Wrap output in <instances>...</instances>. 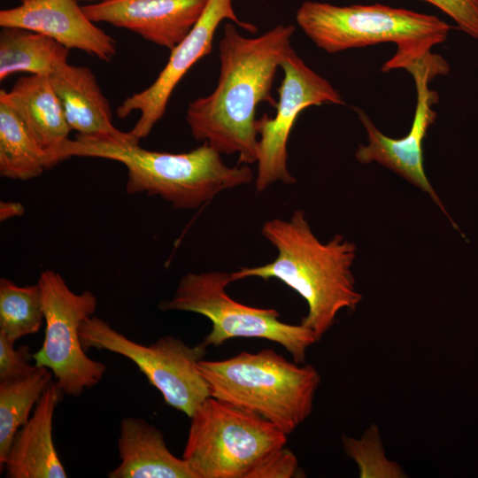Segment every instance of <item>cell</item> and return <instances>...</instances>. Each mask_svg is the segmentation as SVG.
<instances>
[{
  "instance_id": "1",
  "label": "cell",
  "mask_w": 478,
  "mask_h": 478,
  "mask_svg": "<svg viewBox=\"0 0 478 478\" xmlns=\"http://www.w3.org/2000/svg\"><path fill=\"white\" fill-rule=\"evenodd\" d=\"M293 25L279 24L255 38L244 37L231 23L219 43L220 71L214 90L190 102L186 120L193 137L220 154H238V164L257 162L256 108L277 107L271 89L289 50Z\"/></svg>"
},
{
  "instance_id": "2",
  "label": "cell",
  "mask_w": 478,
  "mask_h": 478,
  "mask_svg": "<svg viewBox=\"0 0 478 478\" xmlns=\"http://www.w3.org/2000/svg\"><path fill=\"white\" fill-rule=\"evenodd\" d=\"M261 233L276 248L277 257L264 266L230 273L232 282L248 277L280 280L306 301L308 312L301 324L320 341L340 311L355 310L362 300L351 269L355 244L341 235L321 243L303 210L294 211L288 220H266Z\"/></svg>"
},
{
  "instance_id": "3",
  "label": "cell",
  "mask_w": 478,
  "mask_h": 478,
  "mask_svg": "<svg viewBox=\"0 0 478 478\" xmlns=\"http://www.w3.org/2000/svg\"><path fill=\"white\" fill-rule=\"evenodd\" d=\"M182 459L197 478H291L288 435L262 416L212 397L190 417Z\"/></svg>"
},
{
  "instance_id": "4",
  "label": "cell",
  "mask_w": 478,
  "mask_h": 478,
  "mask_svg": "<svg viewBox=\"0 0 478 478\" xmlns=\"http://www.w3.org/2000/svg\"><path fill=\"white\" fill-rule=\"evenodd\" d=\"M72 157L118 161L127 169L126 191L158 196L174 208L194 210L219 193L253 180L248 166L230 167L207 143L184 153L149 150L139 143L77 135L63 146L60 162Z\"/></svg>"
},
{
  "instance_id": "5",
  "label": "cell",
  "mask_w": 478,
  "mask_h": 478,
  "mask_svg": "<svg viewBox=\"0 0 478 478\" xmlns=\"http://www.w3.org/2000/svg\"><path fill=\"white\" fill-rule=\"evenodd\" d=\"M296 21L314 44L329 54L390 42L395 54L382 72L405 69L435 57L431 50L444 42L451 27L436 15L381 4L335 5L305 1Z\"/></svg>"
},
{
  "instance_id": "6",
  "label": "cell",
  "mask_w": 478,
  "mask_h": 478,
  "mask_svg": "<svg viewBox=\"0 0 478 478\" xmlns=\"http://www.w3.org/2000/svg\"><path fill=\"white\" fill-rule=\"evenodd\" d=\"M197 368L211 397L255 412L287 435L311 415L320 383L314 366L290 362L272 349L202 359Z\"/></svg>"
},
{
  "instance_id": "7",
  "label": "cell",
  "mask_w": 478,
  "mask_h": 478,
  "mask_svg": "<svg viewBox=\"0 0 478 478\" xmlns=\"http://www.w3.org/2000/svg\"><path fill=\"white\" fill-rule=\"evenodd\" d=\"M230 273L211 271L188 273L180 280L173 297L161 302L162 311H182L201 314L212 322L204 337L205 346L219 347L236 338H261L281 344L294 362L302 364L307 350L319 340L301 323L292 325L279 320L273 308H258L234 300L226 288L231 283Z\"/></svg>"
},
{
  "instance_id": "8",
  "label": "cell",
  "mask_w": 478,
  "mask_h": 478,
  "mask_svg": "<svg viewBox=\"0 0 478 478\" xmlns=\"http://www.w3.org/2000/svg\"><path fill=\"white\" fill-rule=\"evenodd\" d=\"M80 337L85 351L106 350L131 360L161 393L166 404L189 418L211 397L208 384L197 368L207 353L203 343L189 346L180 338L166 335L144 345L94 315L81 323Z\"/></svg>"
},
{
  "instance_id": "9",
  "label": "cell",
  "mask_w": 478,
  "mask_h": 478,
  "mask_svg": "<svg viewBox=\"0 0 478 478\" xmlns=\"http://www.w3.org/2000/svg\"><path fill=\"white\" fill-rule=\"evenodd\" d=\"M37 284L41 289L45 321L42 345L33 354L36 366L50 370L65 395L80 397L104 377L106 366L90 358L80 337L81 323L94 315L97 297L90 290L73 292L54 270H44Z\"/></svg>"
},
{
  "instance_id": "10",
  "label": "cell",
  "mask_w": 478,
  "mask_h": 478,
  "mask_svg": "<svg viewBox=\"0 0 478 478\" xmlns=\"http://www.w3.org/2000/svg\"><path fill=\"white\" fill-rule=\"evenodd\" d=\"M281 67L284 76L278 89L275 116L271 118L264 113L256 120L259 139L255 185L258 192L278 181L296 183L287 166V145L299 113L312 105L345 104L332 84L306 66L292 48L283 58Z\"/></svg>"
},
{
  "instance_id": "11",
  "label": "cell",
  "mask_w": 478,
  "mask_h": 478,
  "mask_svg": "<svg viewBox=\"0 0 478 478\" xmlns=\"http://www.w3.org/2000/svg\"><path fill=\"white\" fill-rule=\"evenodd\" d=\"M406 71L412 76L417 92L410 131L402 138L389 137L376 127L362 109L355 108L367 135V143L358 145L355 158L359 163L376 162L392 170L428 193L447 214L425 173L422 143L436 119L437 113L433 106L439 100L438 93L429 89L428 84L437 75H446L450 66L442 56L436 55L430 60L410 66Z\"/></svg>"
},
{
  "instance_id": "12",
  "label": "cell",
  "mask_w": 478,
  "mask_h": 478,
  "mask_svg": "<svg viewBox=\"0 0 478 478\" xmlns=\"http://www.w3.org/2000/svg\"><path fill=\"white\" fill-rule=\"evenodd\" d=\"M229 19L240 27L255 33L257 27L241 20L233 0H208L200 19L189 34L172 50L169 59L153 83L127 96L117 108L120 119L134 112L140 118L129 131L136 139L145 138L164 116L169 99L177 84L199 59L211 53L214 34L220 24Z\"/></svg>"
},
{
  "instance_id": "13",
  "label": "cell",
  "mask_w": 478,
  "mask_h": 478,
  "mask_svg": "<svg viewBox=\"0 0 478 478\" xmlns=\"http://www.w3.org/2000/svg\"><path fill=\"white\" fill-rule=\"evenodd\" d=\"M208 0H104L82 5L95 23L129 30L170 50L192 29Z\"/></svg>"
},
{
  "instance_id": "14",
  "label": "cell",
  "mask_w": 478,
  "mask_h": 478,
  "mask_svg": "<svg viewBox=\"0 0 478 478\" xmlns=\"http://www.w3.org/2000/svg\"><path fill=\"white\" fill-rule=\"evenodd\" d=\"M0 26L42 34L102 61L116 55L115 39L89 19L76 0H20L18 6L1 10Z\"/></svg>"
},
{
  "instance_id": "15",
  "label": "cell",
  "mask_w": 478,
  "mask_h": 478,
  "mask_svg": "<svg viewBox=\"0 0 478 478\" xmlns=\"http://www.w3.org/2000/svg\"><path fill=\"white\" fill-rule=\"evenodd\" d=\"M50 80L70 129L78 135L139 143L130 132H122L114 127L110 104L90 68L64 61L56 66Z\"/></svg>"
},
{
  "instance_id": "16",
  "label": "cell",
  "mask_w": 478,
  "mask_h": 478,
  "mask_svg": "<svg viewBox=\"0 0 478 478\" xmlns=\"http://www.w3.org/2000/svg\"><path fill=\"white\" fill-rule=\"evenodd\" d=\"M64 392L51 382L29 420L16 433L4 470L8 478H66L53 442V418Z\"/></svg>"
},
{
  "instance_id": "17",
  "label": "cell",
  "mask_w": 478,
  "mask_h": 478,
  "mask_svg": "<svg viewBox=\"0 0 478 478\" xmlns=\"http://www.w3.org/2000/svg\"><path fill=\"white\" fill-rule=\"evenodd\" d=\"M0 100L13 109L46 152L50 168L58 164L60 151L72 130L50 76H22L10 91L0 90Z\"/></svg>"
},
{
  "instance_id": "18",
  "label": "cell",
  "mask_w": 478,
  "mask_h": 478,
  "mask_svg": "<svg viewBox=\"0 0 478 478\" xmlns=\"http://www.w3.org/2000/svg\"><path fill=\"white\" fill-rule=\"evenodd\" d=\"M117 447L120 463L109 478H197L182 458L169 451L163 433L142 418L121 420Z\"/></svg>"
},
{
  "instance_id": "19",
  "label": "cell",
  "mask_w": 478,
  "mask_h": 478,
  "mask_svg": "<svg viewBox=\"0 0 478 478\" xmlns=\"http://www.w3.org/2000/svg\"><path fill=\"white\" fill-rule=\"evenodd\" d=\"M69 49L56 40L31 30L3 27L0 33V81L16 73L50 76L67 61Z\"/></svg>"
},
{
  "instance_id": "20",
  "label": "cell",
  "mask_w": 478,
  "mask_h": 478,
  "mask_svg": "<svg viewBox=\"0 0 478 478\" xmlns=\"http://www.w3.org/2000/svg\"><path fill=\"white\" fill-rule=\"evenodd\" d=\"M50 168L41 148L13 109L0 100V174L27 181Z\"/></svg>"
},
{
  "instance_id": "21",
  "label": "cell",
  "mask_w": 478,
  "mask_h": 478,
  "mask_svg": "<svg viewBox=\"0 0 478 478\" xmlns=\"http://www.w3.org/2000/svg\"><path fill=\"white\" fill-rule=\"evenodd\" d=\"M53 374L37 366L29 375L0 382V470L4 464L18 430L29 420Z\"/></svg>"
},
{
  "instance_id": "22",
  "label": "cell",
  "mask_w": 478,
  "mask_h": 478,
  "mask_svg": "<svg viewBox=\"0 0 478 478\" xmlns=\"http://www.w3.org/2000/svg\"><path fill=\"white\" fill-rule=\"evenodd\" d=\"M44 314L39 285L19 286L0 279V332L15 343L35 334L42 327Z\"/></svg>"
},
{
  "instance_id": "23",
  "label": "cell",
  "mask_w": 478,
  "mask_h": 478,
  "mask_svg": "<svg viewBox=\"0 0 478 478\" xmlns=\"http://www.w3.org/2000/svg\"><path fill=\"white\" fill-rule=\"evenodd\" d=\"M345 454L352 459L360 477H405L402 468L386 457L376 426H371L361 438L343 436Z\"/></svg>"
},
{
  "instance_id": "24",
  "label": "cell",
  "mask_w": 478,
  "mask_h": 478,
  "mask_svg": "<svg viewBox=\"0 0 478 478\" xmlns=\"http://www.w3.org/2000/svg\"><path fill=\"white\" fill-rule=\"evenodd\" d=\"M14 343L0 332V382L26 377L37 367L29 363L33 358L29 346L23 344L15 349Z\"/></svg>"
},
{
  "instance_id": "25",
  "label": "cell",
  "mask_w": 478,
  "mask_h": 478,
  "mask_svg": "<svg viewBox=\"0 0 478 478\" xmlns=\"http://www.w3.org/2000/svg\"><path fill=\"white\" fill-rule=\"evenodd\" d=\"M454 20L458 27L478 40V0H423Z\"/></svg>"
},
{
  "instance_id": "26",
  "label": "cell",
  "mask_w": 478,
  "mask_h": 478,
  "mask_svg": "<svg viewBox=\"0 0 478 478\" xmlns=\"http://www.w3.org/2000/svg\"><path fill=\"white\" fill-rule=\"evenodd\" d=\"M25 212L24 206L18 202L4 201L0 203V220H6L19 217Z\"/></svg>"
},
{
  "instance_id": "27",
  "label": "cell",
  "mask_w": 478,
  "mask_h": 478,
  "mask_svg": "<svg viewBox=\"0 0 478 478\" xmlns=\"http://www.w3.org/2000/svg\"><path fill=\"white\" fill-rule=\"evenodd\" d=\"M76 1L78 3L83 2V3H87V4H92V3H96V2L104 1V0H76Z\"/></svg>"
}]
</instances>
